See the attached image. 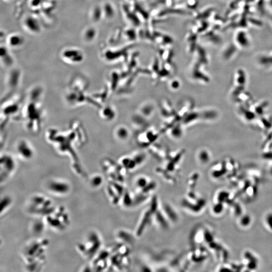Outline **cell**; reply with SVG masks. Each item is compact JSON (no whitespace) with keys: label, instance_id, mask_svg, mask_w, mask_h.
I'll list each match as a JSON object with an SVG mask.
<instances>
[{"label":"cell","instance_id":"obj_9","mask_svg":"<svg viewBox=\"0 0 272 272\" xmlns=\"http://www.w3.org/2000/svg\"><path fill=\"white\" fill-rule=\"evenodd\" d=\"M82 55L81 53L75 50L67 51L63 53V58L67 62L72 64H77L82 61V59L76 57V55Z\"/></svg>","mask_w":272,"mask_h":272},{"label":"cell","instance_id":"obj_1","mask_svg":"<svg viewBox=\"0 0 272 272\" xmlns=\"http://www.w3.org/2000/svg\"><path fill=\"white\" fill-rule=\"evenodd\" d=\"M48 241L38 239L29 241L25 246L22 257L26 268L31 271L40 270L45 259V253Z\"/></svg>","mask_w":272,"mask_h":272},{"label":"cell","instance_id":"obj_7","mask_svg":"<svg viewBox=\"0 0 272 272\" xmlns=\"http://www.w3.org/2000/svg\"><path fill=\"white\" fill-rule=\"evenodd\" d=\"M15 150L18 157L24 161L32 159L35 154L32 145L29 141L25 139H21L17 142Z\"/></svg>","mask_w":272,"mask_h":272},{"label":"cell","instance_id":"obj_12","mask_svg":"<svg viewBox=\"0 0 272 272\" xmlns=\"http://www.w3.org/2000/svg\"><path fill=\"white\" fill-rule=\"evenodd\" d=\"M251 217L248 215L241 216L239 220V224L243 227H246L250 225L251 223Z\"/></svg>","mask_w":272,"mask_h":272},{"label":"cell","instance_id":"obj_17","mask_svg":"<svg viewBox=\"0 0 272 272\" xmlns=\"http://www.w3.org/2000/svg\"><path fill=\"white\" fill-rule=\"evenodd\" d=\"M233 213L235 215H240L241 213V209L240 206L239 205H233Z\"/></svg>","mask_w":272,"mask_h":272},{"label":"cell","instance_id":"obj_14","mask_svg":"<svg viewBox=\"0 0 272 272\" xmlns=\"http://www.w3.org/2000/svg\"><path fill=\"white\" fill-rule=\"evenodd\" d=\"M148 184L147 179L145 177H140L136 181L137 186L139 188H142V190L145 188Z\"/></svg>","mask_w":272,"mask_h":272},{"label":"cell","instance_id":"obj_5","mask_svg":"<svg viewBox=\"0 0 272 272\" xmlns=\"http://www.w3.org/2000/svg\"><path fill=\"white\" fill-rule=\"evenodd\" d=\"M45 188L51 195L56 197H64L69 194L71 189L68 181L62 178H52L47 181Z\"/></svg>","mask_w":272,"mask_h":272},{"label":"cell","instance_id":"obj_6","mask_svg":"<svg viewBox=\"0 0 272 272\" xmlns=\"http://www.w3.org/2000/svg\"><path fill=\"white\" fill-rule=\"evenodd\" d=\"M17 168L16 161L12 155L4 153L1 158V184L8 181L13 175Z\"/></svg>","mask_w":272,"mask_h":272},{"label":"cell","instance_id":"obj_10","mask_svg":"<svg viewBox=\"0 0 272 272\" xmlns=\"http://www.w3.org/2000/svg\"><path fill=\"white\" fill-rule=\"evenodd\" d=\"M13 204V200L8 195H5L4 196L2 197L1 199V216H2L3 215L5 214L7 212V211L9 210V208H10Z\"/></svg>","mask_w":272,"mask_h":272},{"label":"cell","instance_id":"obj_2","mask_svg":"<svg viewBox=\"0 0 272 272\" xmlns=\"http://www.w3.org/2000/svg\"><path fill=\"white\" fill-rule=\"evenodd\" d=\"M55 208L53 200L40 194H36L30 197L25 205L27 213L36 218L46 217Z\"/></svg>","mask_w":272,"mask_h":272},{"label":"cell","instance_id":"obj_4","mask_svg":"<svg viewBox=\"0 0 272 272\" xmlns=\"http://www.w3.org/2000/svg\"><path fill=\"white\" fill-rule=\"evenodd\" d=\"M101 244L99 235L95 231H91L78 244V251L85 258L92 259L97 254Z\"/></svg>","mask_w":272,"mask_h":272},{"label":"cell","instance_id":"obj_3","mask_svg":"<svg viewBox=\"0 0 272 272\" xmlns=\"http://www.w3.org/2000/svg\"><path fill=\"white\" fill-rule=\"evenodd\" d=\"M44 222L51 229L57 231H63L68 227L70 223L69 212L66 208L61 206L55 207L46 217Z\"/></svg>","mask_w":272,"mask_h":272},{"label":"cell","instance_id":"obj_8","mask_svg":"<svg viewBox=\"0 0 272 272\" xmlns=\"http://www.w3.org/2000/svg\"><path fill=\"white\" fill-rule=\"evenodd\" d=\"M243 265H245L244 267L249 270H254L257 269L258 261V259L253 254L246 251L243 254Z\"/></svg>","mask_w":272,"mask_h":272},{"label":"cell","instance_id":"obj_15","mask_svg":"<svg viewBox=\"0 0 272 272\" xmlns=\"http://www.w3.org/2000/svg\"><path fill=\"white\" fill-rule=\"evenodd\" d=\"M265 223L269 229L272 231V213H269L265 218Z\"/></svg>","mask_w":272,"mask_h":272},{"label":"cell","instance_id":"obj_11","mask_svg":"<svg viewBox=\"0 0 272 272\" xmlns=\"http://www.w3.org/2000/svg\"><path fill=\"white\" fill-rule=\"evenodd\" d=\"M103 178L100 175H93L90 178V184L92 188H97L103 184Z\"/></svg>","mask_w":272,"mask_h":272},{"label":"cell","instance_id":"obj_16","mask_svg":"<svg viewBox=\"0 0 272 272\" xmlns=\"http://www.w3.org/2000/svg\"><path fill=\"white\" fill-rule=\"evenodd\" d=\"M122 203L124 206H130L132 204V200L131 199L130 195L128 194H124V198L122 199Z\"/></svg>","mask_w":272,"mask_h":272},{"label":"cell","instance_id":"obj_13","mask_svg":"<svg viewBox=\"0 0 272 272\" xmlns=\"http://www.w3.org/2000/svg\"><path fill=\"white\" fill-rule=\"evenodd\" d=\"M224 209V204L221 203H215L213 206V212L215 214H220L222 212Z\"/></svg>","mask_w":272,"mask_h":272}]
</instances>
